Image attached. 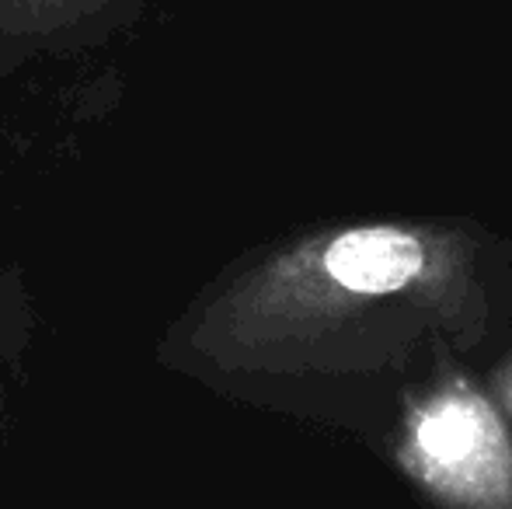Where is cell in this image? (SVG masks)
Returning a JSON list of instances; mask_svg holds the SVG:
<instances>
[{
    "label": "cell",
    "mask_w": 512,
    "mask_h": 509,
    "mask_svg": "<svg viewBox=\"0 0 512 509\" xmlns=\"http://www.w3.org/2000/svg\"><path fill=\"white\" fill-rule=\"evenodd\" d=\"M499 252L432 220L331 227L265 262L227 307L230 335L265 356L373 370L418 346H474L495 318Z\"/></svg>",
    "instance_id": "1"
},
{
    "label": "cell",
    "mask_w": 512,
    "mask_h": 509,
    "mask_svg": "<svg viewBox=\"0 0 512 509\" xmlns=\"http://www.w3.org/2000/svg\"><path fill=\"white\" fill-rule=\"evenodd\" d=\"M401 468L453 509H512V440L464 377H446L405 415Z\"/></svg>",
    "instance_id": "2"
},
{
    "label": "cell",
    "mask_w": 512,
    "mask_h": 509,
    "mask_svg": "<svg viewBox=\"0 0 512 509\" xmlns=\"http://www.w3.org/2000/svg\"><path fill=\"white\" fill-rule=\"evenodd\" d=\"M502 391H506V405L512 408V367L506 370V381H502Z\"/></svg>",
    "instance_id": "3"
}]
</instances>
